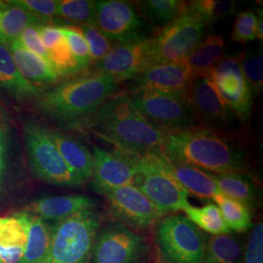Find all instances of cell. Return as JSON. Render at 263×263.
<instances>
[{
	"mask_svg": "<svg viewBox=\"0 0 263 263\" xmlns=\"http://www.w3.org/2000/svg\"><path fill=\"white\" fill-rule=\"evenodd\" d=\"M257 24H256V38L262 41L263 39V17L262 10L257 11Z\"/></svg>",
	"mask_w": 263,
	"mask_h": 263,
	"instance_id": "42",
	"label": "cell"
},
{
	"mask_svg": "<svg viewBox=\"0 0 263 263\" xmlns=\"http://www.w3.org/2000/svg\"><path fill=\"white\" fill-rule=\"evenodd\" d=\"M19 70L21 76L27 81L37 87V85H55L59 76L43 58L25 47L20 39L4 44Z\"/></svg>",
	"mask_w": 263,
	"mask_h": 263,
	"instance_id": "19",
	"label": "cell"
},
{
	"mask_svg": "<svg viewBox=\"0 0 263 263\" xmlns=\"http://www.w3.org/2000/svg\"><path fill=\"white\" fill-rule=\"evenodd\" d=\"M24 140L29 167L38 179L61 187L76 188L83 184L66 165L49 137L47 128L32 121L26 123Z\"/></svg>",
	"mask_w": 263,
	"mask_h": 263,
	"instance_id": "6",
	"label": "cell"
},
{
	"mask_svg": "<svg viewBox=\"0 0 263 263\" xmlns=\"http://www.w3.org/2000/svg\"><path fill=\"white\" fill-rule=\"evenodd\" d=\"M94 198L85 195H63L40 198L28 205L25 211L43 220H61L79 212L95 210Z\"/></svg>",
	"mask_w": 263,
	"mask_h": 263,
	"instance_id": "18",
	"label": "cell"
},
{
	"mask_svg": "<svg viewBox=\"0 0 263 263\" xmlns=\"http://www.w3.org/2000/svg\"><path fill=\"white\" fill-rule=\"evenodd\" d=\"M5 151L3 145L0 146V185L2 184L3 181V176H4V171H5Z\"/></svg>",
	"mask_w": 263,
	"mask_h": 263,
	"instance_id": "43",
	"label": "cell"
},
{
	"mask_svg": "<svg viewBox=\"0 0 263 263\" xmlns=\"http://www.w3.org/2000/svg\"><path fill=\"white\" fill-rule=\"evenodd\" d=\"M66 37L68 47L74 57L80 70L86 69L92 64L88 44L78 27H60Z\"/></svg>",
	"mask_w": 263,
	"mask_h": 263,
	"instance_id": "37",
	"label": "cell"
},
{
	"mask_svg": "<svg viewBox=\"0 0 263 263\" xmlns=\"http://www.w3.org/2000/svg\"><path fill=\"white\" fill-rule=\"evenodd\" d=\"M243 252V243L235 236H212L207 239L202 263H242Z\"/></svg>",
	"mask_w": 263,
	"mask_h": 263,
	"instance_id": "28",
	"label": "cell"
},
{
	"mask_svg": "<svg viewBox=\"0 0 263 263\" xmlns=\"http://www.w3.org/2000/svg\"><path fill=\"white\" fill-rule=\"evenodd\" d=\"M28 243V220L25 211L0 217V261L18 263Z\"/></svg>",
	"mask_w": 263,
	"mask_h": 263,
	"instance_id": "20",
	"label": "cell"
},
{
	"mask_svg": "<svg viewBox=\"0 0 263 263\" xmlns=\"http://www.w3.org/2000/svg\"><path fill=\"white\" fill-rule=\"evenodd\" d=\"M257 15L254 11H243L237 15L234 28L231 34L232 40L239 43L254 41L256 38Z\"/></svg>",
	"mask_w": 263,
	"mask_h": 263,
	"instance_id": "38",
	"label": "cell"
},
{
	"mask_svg": "<svg viewBox=\"0 0 263 263\" xmlns=\"http://www.w3.org/2000/svg\"><path fill=\"white\" fill-rule=\"evenodd\" d=\"M242 54L237 57H223L219 60L209 78L227 106L241 122L251 118L254 93L245 79L241 68Z\"/></svg>",
	"mask_w": 263,
	"mask_h": 263,
	"instance_id": "13",
	"label": "cell"
},
{
	"mask_svg": "<svg viewBox=\"0 0 263 263\" xmlns=\"http://www.w3.org/2000/svg\"><path fill=\"white\" fill-rule=\"evenodd\" d=\"M95 133L117 151L135 154L161 152L167 132L149 122L133 104L128 94H115L96 113Z\"/></svg>",
	"mask_w": 263,
	"mask_h": 263,
	"instance_id": "3",
	"label": "cell"
},
{
	"mask_svg": "<svg viewBox=\"0 0 263 263\" xmlns=\"http://www.w3.org/2000/svg\"><path fill=\"white\" fill-rule=\"evenodd\" d=\"M2 116V111H1V108H0V117Z\"/></svg>",
	"mask_w": 263,
	"mask_h": 263,
	"instance_id": "46",
	"label": "cell"
},
{
	"mask_svg": "<svg viewBox=\"0 0 263 263\" xmlns=\"http://www.w3.org/2000/svg\"><path fill=\"white\" fill-rule=\"evenodd\" d=\"M78 28L88 44L92 63L100 62L113 47L114 44L104 36V33L95 24L80 25Z\"/></svg>",
	"mask_w": 263,
	"mask_h": 263,
	"instance_id": "36",
	"label": "cell"
},
{
	"mask_svg": "<svg viewBox=\"0 0 263 263\" xmlns=\"http://www.w3.org/2000/svg\"><path fill=\"white\" fill-rule=\"evenodd\" d=\"M212 177L219 192L227 197L234 199L250 210L254 208L259 199V187L254 177L248 172H238Z\"/></svg>",
	"mask_w": 263,
	"mask_h": 263,
	"instance_id": "24",
	"label": "cell"
},
{
	"mask_svg": "<svg viewBox=\"0 0 263 263\" xmlns=\"http://www.w3.org/2000/svg\"><path fill=\"white\" fill-rule=\"evenodd\" d=\"M103 223L95 210L79 212L51 226V241L44 263H92L95 236Z\"/></svg>",
	"mask_w": 263,
	"mask_h": 263,
	"instance_id": "4",
	"label": "cell"
},
{
	"mask_svg": "<svg viewBox=\"0 0 263 263\" xmlns=\"http://www.w3.org/2000/svg\"><path fill=\"white\" fill-rule=\"evenodd\" d=\"M153 263H170L158 251L157 248H155V254H154V260Z\"/></svg>",
	"mask_w": 263,
	"mask_h": 263,
	"instance_id": "44",
	"label": "cell"
},
{
	"mask_svg": "<svg viewBox=\"0 0 263 263\" xmlns=\"http://www.w3.org/2000/svg\"><path fill=\"white\" fill-rule=\"evenodd\" d=\"M189 102L204 128L224 132L235 125V115L207 77H195L187 93Z\"/></svg>",
	"mask_w": 263,
	"mask_h": 263,
	"instance_id": "14",
	"label": "cell"
},
{
	"mask_svg": "<svg viewBox=\"0 0 263 263\" xmlns=\"http://www.w3.org/2000/svg\"><path fill=\"white\" fill-rule=\"evenodd\" d=\"M153 66L149 39L136 43L115 44L107 55L95 65V72L109 76L117 83L134 80Z\"/></svg>",
	"mask_w": 263,
	"mask_h": 263,
	"instance_id": "15",
	"label": "cell"
},
{
	"mask_svg": "<svg viewBox=\"0 0 263 263\" xmlns=\"http://www.w3.org/2000/svg\"><path fill=\"white\" fill-rule=\"evenodd\" d=\"M194 78L184 61L155 64L134 79L132 90H158L187 95Z\"/></svg>",
	"mask_w": 263,
	"mask_h": 263,
	"instance_id": "17",
	"label": "cell"
},
{
	"mask_svg": "<svg viewBox=\"0 0 263 263\" xmlns=\"http://www.w3.org/2000/svg\"><path fill=\"white\" fill-rule=\"evenodd\" d=\"M0 91L23 102L37 99L41 94L39 88L29 83L15 66L7 47L0 42Z\"/></svg>",
	"mask_w": 263,
	"mask_h": 263,
	"instance_id": "23",
	"label": "cell"
},
{
	"mask_svg": "<svg viewBox=\"0 0 263 263\" xmlns=\"http://www.w3.org/2000/svg\"><path fill=\"white\" fill-rule=\"evenodd\" d=\"M38 27L39 26H31L27 28L20 36V41L29 51L35 53L36 55L43 58L46 62H48L47 50L44 47L42 40L40 38Z\"/></svg>",
	"mask_w": 263,
	"mask_h": 263,
	"instance_id": "41",
	"label": "cell"
},
{
	"mask_svg": "<svg viewBox=\"0 0 263 263\" xmlns=\"http://www.w3.org/2000/svg\"><path fill=\"white\" fill-rule=\"evenodd\" d=\"M0 263H1V261H0Z\"/></svg>",
	"mask_w": 263,
	"mask_h": 263,
	"instance_id": "47",
	"label": "cell"
},
{
	"mask_svg": "<svg viewBox=\"0 0 263 263\" xmlns=\"http://www.w3.org/2000/svg\"><path fill=\"white\" fill-rule=\"evenodd\" d=\"M161 152L170 161L214 175L248 172L250 167L249 152L240 141L204 127L167 133Z\"/></svg>",
	"mask_w": 263,
	"mask_h": 263,
	"instance_id": "1",
	"label": "cell"
},
{
	"mask_svg": "<svg viewBox=\"0 0 263 263\" xmlns=\"http://www.w3.org/2000/svg\"><path fill=\"white\" fill-rule=\"evenodd\" d=\"M242 263H263V224L257 222L244 247Z\"/></svg>",
	"mask_w": 263,
	"mask_h": 263,
	"instance_id": "39",
	"label": "cell"
},
{
	"mask_svg": "<svg viewBox=\"0 0 263 263\" xmlns=\"http://www.w3.org/2000/svg\"><path fill=\"white\" fill-rule=\"evenodd\" d=\"M155 242L170 263H202L207 236L186 216L171 215L157 223Z\"/></svg>",
	"mask_w": 263,
	"mask_h": 263,
	"instance_id": "8",
	"label": "cell"
},
{
	"mask_svg": "<svg viewBox=\"0 0 263 263\" xmlns=\"http://www.w3.org/2000/svg\"><path fill=\"white\" fill-rule=\"evenodd\" d=\"M9 2L44 19L50 20L58 16L56 0H9Z\"/></svg>",
	"mask_w": 263,
	"mask_h": 263,
	"instance_id": "40",
	"label": "cell"
},
{
	"mask_svg": "<svg viewBox=\"0 0 263 263\" xmlns=\"http://www.w3.org/2000/svg\"><path fill=\"white\" fill-rule=\"evenodd\" d=\"M49 23L50 20L30 14L9 1H5L4 5L0 7V42L6 44L17 40L29 27Z\"/></svg>",
	"mask_w": 263,
	"mask_h": 263,
	"instance_id": "25",
	"label": "cell"
},
{
	"mask_svg": "<svg viewBox=\"0 0 263 263\" xmlns=\"http://www.w3.org/2000/svg\"><path fill=\"white\" fill-rule=\"evenodd\" d=\"M48 135L55 143L68 168L83 183L92 179L94 157L83 143L61 132L47 129Z\"/></svg>",
	"mask_w": 263,
	"mask_h": 263,
	"instance_id": "21",
	"label": "cell"
},
{
	"mask_svg": "<svg viewBox=\"0 0 263 263\" xmlns=\"http://www.w3.org/2000/svg\"><path fill=\"white\" fill-rule=\"evenodd\" d=\"M189 7L196 12L210 26L219 20L224 19L235 13V1L229 0H196L188 2Z\"/></svg>",
	"mask_w": 263,
	"mask_h": 263,
	"instance_id": "34",
	"label": "cell"
},
{
	"mask_svg": "<svg viewBox=\"0 0 263 263\" xmlns=\"http://www.w3.org/2000/svg\"><path fill=\"white\" fill-rule=\"evenodd\" d=\"M136 108L149 121L167 133L200 127L187 95L158 90H132Z\"/></svg>",
	"mask_w": 263,
	"mask_h": 263,
	"instance_id": "7",
	"label": "cell"
},
{
	"mask_svg": "<svg viewBox=\"0 0 263 263\" xmlns=\"http://www.w3.org/2000/svg\"><path fill=\"white\" fill-rule=\"evenodd\" d=\"M26 213L28 243L24 255L18 263H44L51 241V226L42 218L28 212Z\"/></svg>",
	"mask_w": 263,
	"mask_h": 263,
	"instance_id": "27",
	"label": "cell"
},
{
	"mask_svg": "<svg viewBox=\"0 0 263 263\" xmlns=\"http://www.w3.org/2000/svg\"><path fill=\"white\" fill-rule=\"evenodd\" d=\"M241 68L247 83L254 95L261 94L263 90V57L261 49H249L242 54Z\"/></svg>",
	"mask_w": 263,
	"mask_h": 263,
	"instance_id": "35",
	"label": "cell"
},
{
	"mask_svg": "<svg viewBox=\"0 0 263 263\" xmlns=\"http://www.w3.org/2000/svg\"><path fill=\"white\" fill-rule=\"evenodd\" d=\"M136 6L141 16L157 25L167 26L179 18L188 8V2L180 0H144Z\"/></svg>",
	"mask_w": 263,
	"mask_h": 263,
	"instance_id": "29",
	"label": "cell"
},
{
	"mask_svg": "<svg viewBox=\"0 0 263 263\" xmlns=\"http://www.w3.org/2000/svg\"><path fill=\"white\" fill-rule=\"evenodd\" d=\"M105 198L113 219L132 229H148L167 216L135 185L97 191Z\"/></svg>",
	"mask_w": 263,
	"mask_h": 263,
	"instance_id": "12",
	"label": "cell"
},
{
	"mask_svg": "<svg viewBox=\"0 0 263 263\" xmlns=\"http://www.w3.org/2000/svg\"><path fill=\"white\" fill-rule=\"evenodd\" d=\"M165 167L172 177L186 190L188 194L203 200L214 199L219 190L212 177V174L194 166L173 162L165 156Z\"/></svg>",
	"mask_w": 263,
	"mask_h": 263,
	"instance_id": "22",
	"label": "cell"
},
{
	"mask_svg": "<svg viewBox=\"0 0 263 263\" xmlns=\"http://www.w3.org/2000/svg\"><path fill=\"white\" fill-rule=\"evenodd\" d=\"M95 25L114 45L151 39L146 22L128 1H96Z\"/></svg>",
	"mask_w": 263,
	"mask_h": 263,
	"instance_id": "11",
	"label": "cell"
},
{
	"mask_svg": "<svg viewBox=\"0 0 263 263\" xmlns=\"http://www.w3.org/2000/svg\"><path fill=\"white\" fill-rule=\"evenodd\" d=\"M219 209L227 227L237 233H245L253 226L251 210L234 199L218 193L213 199Z\"/></svg>",
	"mask_w": 263,
	"mask_h": 263,
	"instance_id": "30",
	"label": "cell"
},
{
	"mask_svg": "<svg viewBox=\"0 0 263 263\" xmlns=\"http://www.w3.org/2000/svg\"><path fill=\"white\" fill-rule=\"evenodd\" d=\"M58 16L80 25L95 24L96 1L61 0L58 1Z\"/></svg>",
	"mask_w": 263,
	"mask_h": 263,
	"instance_id": "33",
	"label": "cell"
},
{
	"mask_svg": "<svg viewBox=\"0 0 263 263\" xmlns=\"http://www.w3.org/2000/svg\"><path fill=\"white\" fill-rule=\"evenodd\" d=\"M47 53L48 62L59 77H67L81 71L64 34Z\"/></svg>",
	"mask_w": 263,
	"mask_h": 263,
	"instance_id": "32",
	"label": "cell"
},
{
	"mask_svg": "<svg viewBox=\"0 0 263 263\" xmlns=\"http://www.w3.org/2000/svg\"><path fill=\"white\" fill-rule=\"evenodd\" d=\"M134 185L167 215L184 211L190 206L188 193L165 167L162 152L135 155Z\"/></svg>",
	"mask_w": 263,
	"mask_h": 263,
	"instance_id": "5",
	"label": "cell"
},
{
	"mask_svg": "<svg viewBox=\"0 0 263 263\" xmlns=\"http://www.w3.org/2000/svg\"><path fill=\"white\" fill-rule=\"evenodd\" d=\"M4 3H5V1H0V7H1V6H3V5H4Z\"/></svg>",
	"mask_w": 263,
	"mask_h": 263,
	"instance_id": "45",
	"label": "cell"
},
{
	"mask_svg": "<svg viewBox=\"0 0 263 263\" xmlns=\"http://www.w3.org/2000/svg\"><path fill=\"white\" fill-rule=\"evenodd\" d=\"M92 153L94 157L92 187L96 192L105 188L134 185L135 153L122 151L109 152L97 144L92 145Z\"/></svg>",
	"mask_w": 263,
	"mask_h": 263,
	"instance_id": "16",
	"label": "cell"
},
{
	"mask_svg": "<svg viewBox=\"0 0 263 263\" xmlns=\"http://www.w3.org/2000/svg\"><path fill=\"white\" fill-rule=\"evenodd\" d=\"M183 212L188 219L202 231L213 236L228 235L232 233L226 226L219 209L214 203H209L201 208L190 205Z\"/></svg>",
	"mask_w": 263,
	"mask_h": 263,
	"instance_id": "31",
	"label": "cell"
},
{
	"mask_svg": "<svg viewBox=\"0 0 263 263\" xmlns=\"http://www.w3.org/2000/svg\"><path fill=\"white\" fill-rule=\"evenodd\" d=\"M226 42L215 33L203 38L188 55L184 62L193 72L194 77H207L222 58Z\"/></svg>",
	"mask_w": 263,
	"mask_h": 263,
	"instance_id": "26",
	"label": "cell"
},
{
	"mask_svg": "<svg viewBox=\"0 0 263 263\" xmlns=\"http://www.w3.org/2000/svg\"><path fill=\"white\" fill-rule=\"evenodd\" d=\"M207 27L188 4L182 15L165 26L155 37L149 39L153 65L184 61L204 38Z\"/></svg>",
	"mask_w": 263,
	"mask_h": 263,
	"instance_id": "9",
	"label": "cell"
},
{
	"mask_svg": "<svg viewBox=\"0 0 263 263\" xmlns=\"http://www.w3.org/2000/svg\"><path fill=\"white\" fill-rule=\"evenodd\" d=\"M151 248L143 236L116 220L102 223L95 236L92 263H148Z\"/></svg>",
	"mask_w": 263,
	"mask_h": 263,
	"instance_id": "10",
	"label": "cell"
},
{
	"mask_svg": "<svg viewBox=\"0 0 263 263\" xmlns=\"http://www.w3.org/2000/svg\"><path fill=\"white\" fill-rule=\"evenodd\" d=\"M118 83L109 76L91 73L69 79L41 92L37 109L52 120L78 126L92 120L102 105L117 93Z\"/></svg>",
	"mask_w": 263,
	"mask_h": 263,
	"instance_id": "2",
	"label": "cell"
}]
</instances>
